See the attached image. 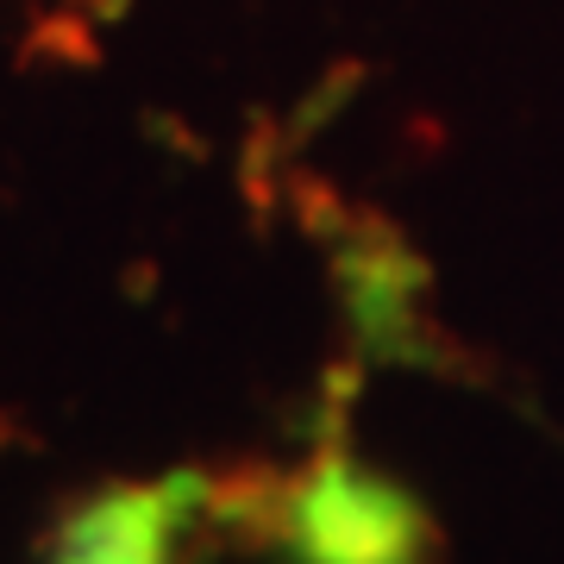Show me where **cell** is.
Wrapping results in <instances>:
<instances>
[{
  "label": "cell",
  "instance_id": "1",
  "mask_svg": "<svg viewBox=\"0 0 564 564\" xmlns=\"http://www.w3.org/2000/svg\"><path fill=\"white\" fill-rule=\"evenodd\" d=\"M276 514L295 564H433L440 552L421 502L345 452H321Z\"/></svg>",
  "mask_w": 564,
  "mask_h": 564
},
{
  "label": "cell",
  "instance_id": "2",
  "mask_svg": "<svg viewBox=\"0 0 564 564\" xmlns=\"http://www.w3.org/2000/svg\"><path fill=\"white\" fill-rule=\"evenodd\" d=\"M195 477L176 484H113L101 496L76 502L51 533V564H170V540L188 521Z\"/></svg>",
  "mask_w": 564,
  "mask_h": 564
}]
</instances>
